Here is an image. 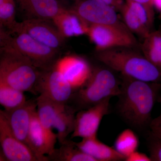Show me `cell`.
<instances>
[{"instance_id":"1","label":"cell","mask_w":161,"mask_h":161,"mask_svg":"<svg viewBox=\"0 0 161 161\" xmlns=\"http://www.w3.org/2000/svg\"><path fill=\"white\" fill-rule=\"evenodd\" d=\"M161 91V83L122 76L119 114L131 126L140 129L150 127L151 113Z\"/></svg>"},{"instance_id":"2","label":"cell","mask_w":161,"mask_h":161,"mask_svg":"<svg viewBox=\"0 0 161 161\" xmlns=\"http://www.w3.org/2000/svg\"><path fill=\"white\" fill-rule=\"evenodd\" d=\"M127 47L97 51L95 58L122 76L147 82L161 83V71L137 52Z\"/></svg>"},{"instance_id":"3","label":"cell","mask_w":161,"mask_h":161,"mask_svg":"<svg viewBox=\"0 0 161 161\" xmlns=\"http://www.w3.org/2000/svg\"><path fill=\"white\" fill-rule=\"evenodd\" d=\"M112 71L108 67L92 70L86 83L75 91L68 105L77 112L89 108L106 98L118 96L121 80H119Z\"/></svg>"},{"instance_id":"4","label":"cell","mask_w":161,"mask_h":161,"mask_svg":"<svg viewBox=\"0 0 161 161\" xmlns=\"http://www.w3.org/2000/svg\"><path fill=\"white\" fill-rule=\"evenodd\" d=\"M40 69L26 57L6 46L0 48V83L36 94Z\"/></svg>"},{"instance_id":"5","label":"cell","mask_w":161,"mask_h":161,"mask_svg":"<svg viewBox=\"0 0 161 161\" xmlns=\"http://www.w3.org/2000/svg\"><path fill=\"white\" fill-rule=\"evenodd\" d=\"M0 44L14 49L40 70L54 67L60 58V51L44 45L23 32L10 33L0 28Z\"/></svg>"},{"instance_id":"6","label":"cell","mask_w":161,"mask_h":161,"mask_svg":"<svg viewBox=\"0 0 161 161\" xmlns=\"http://www.w3.org/2000/svg\"><path fill=\"white\" fill-rule=\"evenodd\" d=\"M35 91L36 95L39 94L57 103L67 105L75 90L55 65L50 69L40 70Z\"/></svg>"},{"instance_id":"7","label":"cell","mask_w":161,"mask_h":161,"mask_svg":"<svg viewBox=\"0 0 161 161\" xmlns=\"http://www.w3.org/2000/svg\"><path fill=\"white\" fill-rule=\"evenodd\" d=\"M97 51L117 48H131L137 45V40L126 26L91 25L87 33Z\"/></svg>"},{"instance_id":"8","label":"cell","mask_w":161,"mask_h":161,"mask_svg":"<svg viewBox=\"0 0 161 161\" xmlns=\"http://www.w3.org/2000/svg\"><path fill=\"white\" fill-rule=\"evenodd\" d=\"M20 32L26 33L40 43L58 50L60 51L65 44L66 38L52 20L26 19L17 22L9 32Z\"/></svg>"},{"instance_id":"9","label":"cell","mask_w":161,"mask_h":161,"mask_svg":"<svg viewBox=\"0 0 161 161\" xmlns=\"http://www.w3.org/2000/svg\"><path fill=\"white\" fill-rule=\"evenodd\" d=\"M89 26L114 25L125 26L116 10L100 0H77L71 9Z\"/></svg>"},{"instance_id":"10","label":"cell","mask_w":161,"mask_h":161,"mask_svg":"<svg viewBox=\"0 0 161 161\" xmlns=\"http://www.w3.org/2000/svg\"><path fill=\"white\" fill-rule=\"evenodd\" d=\"M0 161H42L26 144L14 135L0 110Z\"/></svg>"},{"instance_id":"11","label":"cell","mask_w":161,"mask_h":161,"mask_svg":"<svg viewBox=\"0 0 161 161\" xmlns=\"http://www.w3.org/2000/svg\"><path fill=\"white\" fill-rule=\"evenodd\" d=\"M111 98H106L89 108L78 111L75 117V130L71 138L97 136L101 121L104 116L108 113Z\"/></svg>"},{"instance_id":"12","label":"cell","mask_w":161,"mask_h":161,"mask_svg":"<svg viewBox=\"0 0 161 161\" xmlns=\"http://www.w3.org/2000/svg\"><path fill=\"white\" fill-rule=\"evenodd\" d=\"M37 107L36 98L26 101L23 105L12 111L7 112L1 110L14 135L27 146L32 118L37 110Z\"/></svg>"},{"instance_id":"13","label":"cell","mask_w":161,"mask_h":161,"mask_svg":"<svg viewBox=\"0 0 161 161\" xmlns=\"http://www.w3.org/2000/svg\"><path fill=\"white\" fill-rule=\"evenodd\" d=\"M56 66L75 91L85 84L92 71L87 61L78 56H69L60 58Z\"/></svg>"},{"instance_id":"14","label":"cell","mask_w":161,"mask_h":161,"mask_svg":"<svg viewBox=\"0 0 161 161\" xmlns=\"http://www.w3.org/2000/svg\"><path fill=\"white\" fill-rule=\"evenodd\" d=\"M37 112L41 125L46 133L53 150L57 140V134L53 132V125L58 114L63 111L66 105L61 104L40 95L36 98Z\"/></svg>"},{"instance_id":"15","label":"cell","mask_w":161,"mask_h":161,"mask_svg":"<svg viewBox=\"0 0 161 161\" xmlns=\"http://www.w3.org/2000/svg\"><path fill=\"white\" fill-rule=\"evenodd\" d=\"M27 19L53 20L66 7L58 0H17Z\"/></svg>"},{"instance_id":"16","label":"cell","mask_w":161,"mask_h":161,"mask_svg":"<svg viewBox=\"0 0 161 161\" xmlns=\"http://www.w3.org/2000/svg\"><path fill=\"white\" fill-rule=\"evenodd\" d=\"M76 144L80 150L96 161H125L126 158L116 151L114 147H109L98 140L97 136L82 138Z\"/></svg>"},{"instance_id":"17","label":"cell","mask_w":161,"mask_h":161,"mask_svg":"<svg viewBox=\"0 0 161 161\" xmlns=\"http://www.w3.org/2000/svg\"><path fill=\"white\" fill-rule=\"evenodd\" d=\"M27 146L42 161H48L47 155L54 150L51 147L46 133L40 124L37 110L32 118Z\"/></svg>"},{"instance_id":"18","label":"cell","mask_w":161,"mask_h":161,"mask_svg":"<svg viewBox=\"0 0 161 161\" xmlns=\"http://www.w3.org/2000/svg\"><path fill=\"white\" fill-rule=\"evenodd\" d=\"M52 21L66 38L86 34L89 26L71 9L66 8Z\"/></svg>"},{"instance_id":"19","label":"cell","mask_w":161,"mask_h":161,"mask_svg":"<svg viewBox=\"0 0 161 161\" xmlns=\"http://www.w3.org/2000/svg\"><path fill=\"white\" fill-rule=\"evenodd\" d=\"M60 145L47 155L48 161H96L80 150L74 141L66 139Z\"/></svg>"},{"instance_id":"20","label":"cell","mask_w":161,"mask_h":161,"mask_svg":"<svg viewBox=\"0 0 161 161\" xmlns=\"http://www.w3.org/2000/svg\"><path fill=\"white\" fill-rule=\"evenodd\" d=\"M142 44V54L161 71V31L150 32Z\"/></svg>"},{"instance_id":"21","label":"cell","mask_w":161,"mask_h":161,"mask_svg":"<svg viewBox=\"0 0 161 161\" xmlns=\"http://www.w3.org/2000/svg\"><path fill=\"white\" fill-rule=\"evenodd\" d=\"M76 112L71 106L67 104L64 109L58 114L56 118L53 128L58 131V140L60 145L66 140L70 133L74 132Z\"/></svg>"},{"instance_id":"22","label":"cell","mask_w":161,"mask_h":161,"mask_svg":"<svg viewBox=\"0 0 161 161\" xmlns=\"http://www.w3.org/2000/svg\"><path fill=\"white\" fill-rule=\"evenodd\" d=\"M24 92L0 83V104L4 111L9 112L24 104L26 101Z\"/></svg>"},{"instance_id":"23","label":"cell","mask_w":161,"mask_h":161,"mask_svg":"<svg viewBox=\"0 0 161 161\" xmlns=\"http://www.w3.org/2000/svg\"><path fill=\"white\" fill-rule=\"evenodd\" d=\"M119 11L123 22L132 33L136 34L144 39L152 31L144 25L138 16L125 2Z\"/></svg>"},{"instance_id":"24","label":"cell","mask_w":161,"mask_h":161,"mask_svg":"<svg viewBox=\"0 0 161 161\" xmlns=\"http://www.w3.org/2000/svg\"><path fill=\"white\" fill-rule=\"evenodd\" d=\"M139 145L138 136L130 129L123 130L117 136L114 148L122 155L127 158L137 150Z\"/></svg>"},{"instance_id":"25","label":"cell","mask_w":161,"mask_h":161,"mask_svg":"<svg viewBox=\"0 0 161 161\" xmlns=\"http://www.w3.org/2000/svg\"><path fill=\"white\" fill-rule=\"evenodd\" d=\"M15 0H0V28L11 31L15 26Z\"/></svg>"},{"instance_id":"26","label":"cell","mask_w":161,"mask_h":161,"mask_svg":"<svg viewBox=\"0 0 161 161\" xmlns=\"http://www.w3.org/2000/svg\"><path fill=\"white\" fill-rule=\"evenodd\" d=\"M148 145L151 161H161V139L150 134Z\"/></svg>"},{"instance_id":"27","label":"cell","mask_w":161,"mask_h":161,"mask_svg":"<svg viewBox=\"0 0 161 161\" xmlns=\"http://www.w3.org/2000/svg\"><path fill=\"white\" fill-rule=\"evenodd\" d=\"M126 161H151L150 157L145 153L136 151L126 158Z\"/></svg>"},{"instance_id":"28","label":"cell","mask_w":161,"mask_h":161,"mask_svg":"<svg viewBox=\"0 0 161 161\" xmlns=\"http://www.w3.org/2000/svg\"><path fill=\"white\" fill-rule=\"evenodd\" d=\"M100 1L104 2L112 6L118 11H119L124 3L123 0H100Z\"/></svg>"},{"instance_id":"29","label":"cell","mask_w":161,"mask_h":161,"mask_svg":"<svg viewBox=\"0 0 161 161\" xmlns=\"http://www.w3.org/2000/svg\"><path fill=\"white\" fill-rule=\"evenodd\" d=\"M151 130L150 134L151 135L161 139V125L159 126H150Z\"/></svg>"},{"instance_id":"30","label":"cell","mask_w":161,"mask_h":161,"mask_svg":"<svg viewBox=\"0 0 161 161\" xmlns=\"http://www.w3.org/2000/svg\"><path fill=\"white\" fill-rule=\"evenodd\" d=\"M133 2H136L142 4L149 9H153V0H131Z\"/></svg>"},{"instance_id":"31","label":"cell","mask_w":161,"mask_h":161,"mask_svg":"<svg viewBox=\"0 0 161 161\" xmlns=\"http://www.w3.org/2000/svg\"><path fill=\"white\" fill-rule=\"evenodd\" d=\"M159 102L161 105V96L160 97ZM161 125V112L159 115H158L157 117L151 121L150 125V126H159Z\"/></svg>"},{"instance_id":"32","label":"cell","mask_w":161,"mask_h":161,"mask_svg":"<svg viewBox=\"0 0 161 161\" xmlns=\"http://www.w3.org/2000/svg\"><path fill=\"white\" fill-rule=\"evenodd\" d=\"M153 4L160 9L161 11V0H153Z\"/></svg>"},{"instance_id":"33","label":"cell","mask_w":161,"mask_h":161,"mask_svg":"<svg viewBox=\"0 0 161 161\" xmlns=\"http://www.w3.org/2000/svg\"><path fill=\"white\" fill-rule=\"evenodd\" d=\"M58 1L61 3L62 5L64 4H66V3L68 2V0H58Z\"/></svg>"},{"instance_id":"34","label":"cell","mask_w":161,"mask_h":161,"mask_svg":"<svg viewBox=\"0 0 161 161\" xmlns=\"http://www.w3.org/2000/svg\"><path fill=\"white\" fill-rule=\"evenodd\" d=\"M160 19H161V11L160 13Z\"/></svg>"}]
</instances>
